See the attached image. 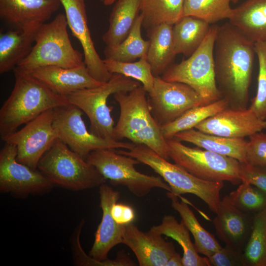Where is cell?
Returning <instances> with one entry per match:
<instances>
[{
	"label": "cell",
	"instance_id": "8fae6325",
	"mask_svg": "<svg viewBox=\"0 0 266 266\" xmlns=\"http://www.w3.org/2000/svg\"><path fill=\"white\" fill-rule=\"evenodd\" d=\"M83 111L72 104L54 109L53 127L58 138L71 150L87 160L93 151L102 149L130 150L133 142L99 137L89 132L82 118Z\"/></svg>",
	"mask_w": 266,
	"mask_h": 266
},
{
	"label": "cell",
	"instance_id": "e0dca14e",
	"mask_svg": "<svg viewBox=\"0 0 266 266\" xmlns=\"http://www.w3.org/2000/svg\"><path fill=\"white\" fill-rule=\"evenodd\" d=\"M150 229L140 231L133 223L123 225L122 243L134 254L140 266H166L176 251L172 242Z\"/></svg>",
	"mask_w": 266,
	"mask_h": 266
},
{
	"label": "cell",
	"instance_id": "60d3db41",
	"mask_svg": "<svg viewBox=\"0 0 266 266\" xmlns=\"http://www.w3.org/2000/svg\"><path fill=\"white\" fill-rule=\"evenodd\" d=\"M111 215L118 224L125 225L133 223L135 217L133 208L130 205L115 203L112 206Z\"/></svg>",
	"mask_w": 266,
	"mask_h": 266
},
{
	"label": "cell",
	"instance_id": "5b68a950",
	"mask_svg": "<svg viewBox=\"0 0 266 266\" xmlns=\"http://www.w3.org/2000/svg\"><path fill=\"white\" fill-rule=\"evenodd\" d=\"M65 14L59 13L37 30L34 45L28 55L16 67L27 73L44 66L64 68L84 64L83 54L72 46L67 31Z\"/></svg>",
	"mask_w": 266,
	"mask_h": 266
},
{
	"label": "cell",
	"instance_id": "f1b7e54d",
	"mask_svg": "<svg viewBox=\"0 0 266 266\" xmlns=\"http://www.w3.org/2000/svg\"><path fill=\"white\" fill-rule=\"evenodd\" d=\"M151 229L170 237L178 243L183 250V266H211L207 257L199 254L191 239L189 231L182 221L179 223L175 216L165 215L161 223L153 226Z\"/></svg>",
	"mask_w": 266,
	"mask_h": 266
},
{
	"label": "cell",
	"instance_id": "4316f807",
	"mask_svg": "<svg viewBox=\"0 0 266 266\" xmlns=\"http://www.w3.org/2000/svg\"><path fill=\"white\" fill-rule=\"evenodd\" d=\"M166 195L170 200L172 207L180 216L181 221L193 235L199 253L208 258L222 248L214 235L200 225L185 199L181 198L179 201L176 194L168 192Z\"/></svg>",
	"mask_w": 266,
	"mask_h": 266
},
{
	"label": "cell",
	"instance_id": "9c48e42d",
	"mask_svg": "<svg viewBox=\"0 0 266 266\" xmlns=\"http://www.w3.org/2000/svg\"><path fill=\"white\" fill-rule=\"evenodd\" d=\"M167 154L175 164L204 180L227 181L233 185L241 182V163L233 158L198 147H190L174 137L166 139Z\"/></svg>",
	"mask_w": 266,
	"mask_h": 266
},
{
	"label": "cell",
	"instance_id": "3957f363",
	"mask_svg": "<svg viewBox=\"0 0 266 266\" xmlns=\"http://www.w3.org/2000/svg\"><path fill=\"white\" fill-rule=\"evenodd\" d=\"M146 93L140 85L129 92L113 95L120 110L114 136L117 140L127 138L135 144L145 145L168 160L166 140L152 114Z\"/></svg>",
	"mask_w": 266,
	"mask_h": 266
},
{
	"label": "cell",
	"instance_id": "83f0119b",
	"mask_svg": "<svg viewBox=\"0 0 266 266\" xmlns=\"http://www.w3.org/2000/svg\"><path fill=\"white\" fill-rule=\"evenodd\" d=\"M206 21L191 16H184L173 25L172 33L176 54L190 57L200 46L211 26Z\"/></svg>",
	"mask_w": 266,
	"mask_h": 266
},
{
	"label": "cell",
	"instance_id": "44dd1931",
	"mask_svg": "<svg viewBox=\"0 0 266 266\" xmlns=\"http://www.w3.org/2000/svg\"><path fill=\"white\" fill-rule=\"evenodd\" d=\"M29 73L54 93L65 97L78 90L98 87L105 83L94 78L85 64L70 68L44 66Z\"/></svg>",
	"mask_w": 266,
	"mask_h": 266
},
{
	"label": "cell",
	"instance_id": "7402d4cb",
	"mask_svg": "<svg viewBox=\"0 0 266 266\" xmlns=\"http://www.w3.org/2000/svg\"><path fill=\"white\" fill-rule=\"evenodd\" d=\"M176 139L192 143L197 147L246 163L247 141L244 138H229L207 133L195 128L177 133Z\"/></svg>",
	"mask_w": 266,
	"mask_h": 266
},
{
	"label": "cell",
	"instance_id": "6da1fadb",
	"mask_svg": "<svg viewBox=\"0 0 266 266\" xmlns=\"http://www.w3.org/2000/svg\"><path fill=\"white\" fill-rule=\"evenodd\" d=\"M254 43L230 22L218 26L214 47L215 79L230 108L246 109L255 57Z\"/></svg>",
	"mask_w": 266,
	"mask_h": 266
},
{
	"label": "cell",
	"instance_id": "836d02e7",
	"mask_svg": "<svg viewBox=\"0 0 266 266\" xmlns=\"http://www.w3.org/2000/svg\"><path fill=\"white\" fill-rule=\"evenodd\" d=\"M231 0H184V16L201 19L213 24L224 19H229L233 8Z\"/></svg>",
	"mask_w": 266,
	"mask_h": 266
},
{
	"label": "cell",
	"instance_id": "7a4b0ae2",
	"mask_svg": "<svg viewBox=\"0 0 266 266\" xmlns=\"http://www.w3.org/2000/svg\"><path fill=\"white\" fill-rule=\"evenodd\" d=\"M13 71L14 87L0 109L1 138L43 112L69 104L65 97L54 93L30 73L17 67Z\"/></svg>",
	"mask_w": 266,
	"mask_h": 266
},
{
	"label": "cell",
	"instance_id": "d6a6232c",
	"mask_svg": "<svg viewBox=\"0 0 266 266\" xmlns=\"http://www.w3.org/2000/svg\"><path fill=\"white\" fill-rule=\"evenodd\" d=\"M243 254L247 266H266V206L254 215Z\"/></svg>",
	"mask_w": 266,
	"mask_h": 266
},
{
	"label": "cell",
	"instance_id": "d6986e66",
	"mask_svg": "<svg viewBox=\"0 0 266 266\" xmlns=\"http://www.w3.org/2000/svg\"><path fill=\"white\" fill-rule=\"evenodd\" d=\"M254 216L236 207L227 195L221 200L213 220L216 235L226 246L243 252L252 231Z\"/></svg>",
	"mask_w": 266,
	"mask_h": 266
},
{
	"label": "cell",
	"instance_id": "484cf974",
	"mask_svg": "<svg viewBox=\"0 0 266 266\" xmlns=\"http://www.w3.org/2000/svg\"><path fill=\"white\" fill-rule=\"evenodd\" d=\"M140 0H118L111 12L107 31L102 35L106 48H114L131 33L138 16Z\"/></svg>",
	"mask_w": 266,
	"mask_h": 266
},
{
	"label": "cell",
	"instance_id": "8d00e7d4",
	"mask_svg": "<svg viewBox=\"0 0 266 266\" xmlns=\"http://www.w3.org/2000/svg\"><path fill=\"white\" fill-rule=\"evenodd\" d=\"M259 63L257 91L248 107L260 119L266 120V40L254 43Z\"/></svg>",
	"mask_w": 266,
	"mask_h": 266
},
{
	"label": "cell",
	"instance_id": "4fadbf2b",
	"mask_svg": "<svg viewBox=\"0 0 266 266\" xmlns=\"http://www.w3.org/2000/svg\"><path fill=\"white\" fill-rule=\"evenodd\" d=\"M54 115V109L47 110L21 129L1 138L16 146L18 162L37 169L42 157L58 139L53 127Z\"/></svg>",
	"mask_w": 266,
	"mask_h": 266
},
{
	"label": "cell",
	"instance_id": "ac0fdd59",
	"mask_svg": "<svg viewBox=\"0 0 266 266\" xmlns=\"http://www.w3.org/2000/svg\"><path fill=\"white\" fill-rule=\"evenodd\" d=\"M203 133L229 138H244L266 129V120L250 108L228 107L204 120L195 128Z\"/></svg>",
	"mask_w": 266,
	"mask_h": 266
},
{
	"label": "cell",
	"instance_id": "603a6c76",
	"mask_svg": "<svg viewBox=\"0 0 266 266\" xmlns=\"http://www.w3.org/2000/svg\"><path fill=\"white\" fill-rule=\"evenodd\" d=\"M229 19L253 42L266 40V0H246L233 8Z\"/></svg>",
	"mask_w": 266,
	"mask_h": 266
},
{
	"label": "cell",
	"instance_id": "ee69618b",
	"mask_svg": "<svg viewBox=\"0 0 266 266\" xmlns=\"http://www.w3.org/2000/svg\"><path fill=\"white\" fill-rule=\"evenodd\" d=\"M239 0H231V1L233 3H236Z\"/></svg>",
	"mask_w": 266,
	"mask_h": 266
},
{
	"label": "cell",
	"instance_id": "7c38bea8",
	"mask_svg": "<svg viewBox=\"0 0 266 266\" xmlns=\"http://www.w3.org/2000/svg\"><path fill=\"white\" fill-rule=\"evenodd\" d=\"M99 193L102 216L89 255L96 260L97 266H135V263L124 252H119L114 260L108 259L110 250L122 242L123 225L117 224L111 213L112 206L117 202L120 194L105 183L99 186Z\"/></svg>",
	"mask_w": 266,
	"mask_h": 266
},
{
	"label": "cell",
	"instance_id": "30bf717a",
	"mask_svg": "<svg viewBox=\"0 0 266 266\" xmlns=\"http://www.w3.org/2000/svg\"><path fill=\"white\" fill-rule=\"evenodd\" d=\"M86 160L112 185L125 186L137 197L146 196L155 188L171 192L168 184L160 176L148 175L138 171L134 166L140 163L138 160L120 154L115 149L94 151Z\"/></svg>",
	"mask_w": 266,
	"mask_h": 266
},
{
	"label": "cell",
	"instance_id": "74e56055",
	"mask_svg": "<svg viewBox=\"0 0 266 266\" xmlns=\"http://www.w3.org/2000/svg\"><path fill=\"white\" fill-rule=\"evenodd\" d=\"M249 138L246 147L245 164L266 167V133L262 131L257 132Z\"/></svg>",
	"mask_w": 266,
	"mask_h": 266
},
{
	"label": "cell",
	"instance_id": "f546056e",
	"mask_svg": "<svg viewBox=\"0 0 266 266\" xmlns=\"http://www.w3.org/2000/svg\"><path fill=\"white\" fill-rule=\"evenodd\" d=\"M184 0H140L142 26L148 31L164 23L173 25L183 16Z\"/></svg>",
	"mask_w": 266,
	"mask_h": 266
},
{
	"label": "cell",
	"instance_id": "277c9868",
	"mask_svg": "<svg viewBox=\"0 0 266 266\" xmlns=\"http://www.w3.org/2000/svg\"><path fill=\"white\" fill-rule=\"evenodd\" d=\"M120 154L133 157L151 167L166 182L171 192L178 196L193 194L216 214L221 202L220 193L223 181H212L200 178L177 164H172L154 150L143 144H135L130 150H117Z\"/></svg>",
	"mask_w": 266,
	"mask_h": 266
},
{
	"label": "cell",
	"instance_id": "d590c367",
	"mask_svg": "<svg viewBox=\"0 0 266 266\" xmlns=\"http://www.w3.org/2000/svg\"><path fill=\"white\" fill-rule=\"evenodd\" d=\"M228 196L233 205L250 214L257 213L266 206V193L246 181H242Z\"/></svg>",
	"mask_w": 266,
	"mask_h": 266
},
{
	"label": "cell",
	"instance_id": "7bdbcfd3",
	"mask_svg": "<svg viewBox=\"0 0 266 266\" xmlns=\"http://www.w3.org/2000/svg\"><path fill=\"white\" fill-rule=\"evenodd\" d=\"M118 0H104L103 2L105 5H110Z\"/></svg>",
	"mask_w": 266,
	"mask_h": 266
},
{
	"label": "cell",
	"instance_id": "8992f818",
	"mask_svg": "<svg viewBox=\"0 0 266 266\" xmlns=\"http://www.w3.org/2000/svg\"><path fill=\"white\" fill-rule=\"evenodd\" d=\"M37 169L54 186L72 191L99 187L106 180L94 166L58 138L42 157Z\"/></svg>",
	"mask_w": 266,
	"mask_h": 266
},
{
	"label": "cell",
	"instance_id": "9a60e30c",
	"mask_svg": "<svg viewBox=\"0 0 266 266\" xmlns=\"http://www.w3.org/2000/svg\"><path fill=\"white\" fill-rule=\"evenodd\" d=\"M148 100L152 114L162 126L174 121L189 109L203 105L197 93L181 82L155 77L154 90Z\"/></svg>",
	"mask_w": 266,
	"mask_h": 266
},
{
	"label": "cell",
	"instance_id": "cb8c5ba5",
	"mask_svg": "<svg viewBox=\"0 0 266 266\" xmlns=\"http://www.w3.org/2000/svg\"><path fill=\"white\" fill-rule=\"evenodd\" d=\"M38 29L9 30L0 33V74L13 70L28 55Z\"/></svg>",
	"mask_w": 266,
	"mask_h": 266
},
{
	"label": "cell",
	"instance_id": "2e32d148",
	"mask_svg": "<svg viewBox=\"0 0 266 266\" xmlns=\"http://www.w3.org/2000/svg\"><path fill=\"white\" fill-rule=\"evenodd\" d=\"M72 35L82 46L84 62L91 75L96 80L106 82L113 74L106 68L94 46L88 27L85 0H60Z\"/></svg>",
	"mask_w": 266,
	"mask_h": 266
},
{
	"label": "cell",
	"instance_id": "e575fe53",
	"mask_svg": "<svg viewBox=\"0 0 266 266\" xmlns=\"http://www.w3.org/2000/svg\"><path fill=\"white\" fill-rule=\"evenodd\" d=\"M104 65L111 74L118 73L133 79L142 84L144 89L151 95L154 90L155 76L147 59L141 58L138 61L123 62L105 59Z\"/></svg>",
	"mask_w": 266,
	"mask_h": 266
},
{
	"label": "cell",
	"instance_id": "52a82bcc",
	"mask_svg": "<svg viewBox=\"0 0 266 266\" xmlns=\"http://www.w3.org/2000/svg\"><path fill=\"white\" fill-rule=\"evenodd\" d=\"M218 25H211L205 39L197 50L179 64L170 65L162 75L167 81L178 82L192 87L203 105L222 98L215 79L214 47Z\"/></svg>",
	"mask_w": 266,
	"mask_h": 266
},
{
	"label": "cell",
	"instance_id": "f35d334b",
	"mask_svg": "<svg viewBox=\"0 0 266 266\" xmlns=\"http://www.w3.org/2000/svg\"><path fill=\"white\" fill-rule=\"evenodd\" d=\"M208 258L213 266H247L243 252L226 245Z\"/></svg>",
	"mask_w": 266,
	"mask_h": 266
},
{
	"label": "cell",
	"instance_id": "b9f144b4",
	"mask_svg": "<svg viewBox=\"0 0 266 266\" xmlns=\"http://www.w3.org/2000/svg\"><path fill=\"white\" fill-rule=\"evenodd\" d=\"M166 266H183L182 257L176 252L169 258Z\"/></svg>",
	"mask_w": 266,
	"mask_h": 266
},
{
	"label": "cell",
	"instance_id": "4dcf8cb0",
	"mask_svg": "<svg viewBox=\"0 0 266 266\" xmlns=\"http://www.w3.org/2000/svg\"><path fill=\"white\" fill-rule=\"evenodd\" d=\"M228 107V102L222 98L209 104L192 108L174 121L162 126V134L166 139L173 138L177 133L195 128L204 120Z\"/></svg>",
	"mask_w": 266,
	"mask_h": 266
},
{
	"label": "cell",
	"instance_id": "ffe728a7",
	"mask_svg": "<svg viewBox=\"0 0 266 266\" xmlns=\"http://www.w3.org/2000/svg\"><path fill=\"white\" fill-rule=\"evenodd\" d=\"M61 4L60 0H0V17L22 30L37 29Z\"/></svg>",
	"mask_w": 266,
	"mask_h": 266
},
{
	"label": "cell",
	"instance_id": "f6af8a7d",
	"mask_svg": "<svg viewBox=\"0 0 266 266\" xmlns=\"http://www.w3.org/2000/svg\"><path fill=\"white\" fill-rule=\"evenodd\" d=\"M100 0L103 2L104 0Z\"/></svg>",
	"mask_w": 266,
	"mask_h": 266
},
{
	"label": "cell",
	"instance_id": "d4e9b609",
	"mask_svg": "<svg viewBox=\"0 0 266 266\" xmlns=\"http://www.w3.org/2000/svg\"><path fill=\"white\" fill-rule=\"evenodd\" d=\"M172 27V25L164 23L148 31L150 39L147 60L155 77L162 75L176 55Z\"/></svg>",
	"mask_w": 266,
	"mask_h": 266
},
{
	"label": "cell",
	"instance_id": "ab89813d",
	"mask_svg": "<svg viewBox=\"0 0 266 266\" xmlns=\"http://www.w3.org/2000/svg\"><path fill=\"white\" fill-rule=\"evenodd\" d=\"M240 177L266 193V167L241 163Z\"/></svg>",
	"mask_w": 266,
	"mask_h": 266
},
{
	"label": "cell",
	"instance_id": "5bb4252c",
	"mask_svg": "<svg viewBox=\"0 0 266 266\" xmlns=\"http://www.w3.org/2000/svg\"><path fill=\"white\" fill-rule=\"evenodd\" d=\"M15 145L5 143L0 151V190L17 198L41 195L54 186L37 169L18 162Z\"/></svg>",
	"mask_w": 266,
	"mask_h": 266
},
{
	"label": "cell",
	"instance_id": "1f68e13d",
	"mask_svg": "<svg viewBox=\"0 0 266 266\" xmlns=\"http://www.w3.org/2000/svg\"><path fill=\"white\" fill-rule=\"evenodd\" d=\"M142 21L143 16L140 13L131 33L122 42L114 48H105V59L123 62L147 59L149 41L145 40L141 36Z\"/></svg>",
	"mask_w": 266,
	"mask_h": 266
},
{
	"label": "cell",
	"instance_id": "ba28073f",
	"mask_svg": "<svg viewBox=\"0 0 266 266\" xmlns=\"http://www.w3.org/2000/svg\"><path fill=\"white\" fill-rule=\"evenodd\" d=\"M140 85L139 82L132 78L113 73L110 79L103 84L78 90L66 98L69 103L76 105L87 115L92 133L103 138L116 140L114 121L111 115L113 107L108 106L107 99L111 95L129 92Z\"/></svg>",
	"mask_w": 266,
	"mask_h": 266
}]
</instances>
